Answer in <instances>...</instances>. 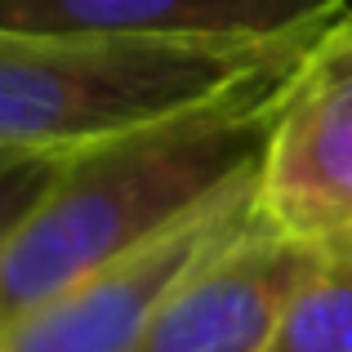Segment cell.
<instances>
[{
    "label": "cell",
    "mask_w": 352,
    "mask_h": 352,
    "mask_svg": "<svg viewBox=\"0 0 352 352\" xmlns=\"http://www.w3.org/2000/svg\"><path fill=\"white\" fill-rule=\"evenodd\" d=\"M303 54L254 72L197 112L72 152L41 206L0 250V326L183 223L254 170L276 98Z\"/></svg>",
    "instance_id": "1"
},
{
    "label": "cell",
    "mask_w": 352,
    "mask_h": 352,
    "mask_svg": "<svg viewBox=\"0 0 352 352\" xmlns=\"http://www.w3.org/2000/svg\"><path fill=\"white\" fill-rule=\"evenodd\" d=\"M326 23L290 27L276 36L0 27V147L85 152L107 138L165 125L228 94L254 72L303 54L326 32Z\"/></svg>",
    "instance_id": "2"
},
{
    "label": "cell",
    "mask_w": 352,
    "mask_h": 352,
    "mask_svg": "<svg viewBox=\"0 0 352 352\" xmlns=\"http://www.w3.org/2000/svg\"><path fill=\"white\" fill-rule=\"evenodd\" d=\"M263 219L258 210V165L232 188L192 210L183 223L138 250L85 272L67 290L18 312L0 326V352H134L152 317L197 267Z\"/></svg>",
    "instance_id": "3"
},
{
    "label": "cell",
    "mask_w": 352,
    "mask_h": 352,
    "mask_svg": "<svg viewBox=\"0 0 352 352\" xmlns=\"http://www.w3.org/2000/svg\"><path fill=\"white\" fill-rule=\"evenodd\" d=\"M258 210L308 245L352 236V9L326 23L276 98Z\"/></svg>",
    "instance_id": "4"
},
{
    "label": "cell",
    "mask_w": 352,
    "mask_h": 352,
    "mask_svg": "<svg viewBox=\"0 0 352 352\" xmlns=\"http://www.w3.org/2000/svg\"><path fill=\"white\" fill-rule=\"evenodd\" d=\"M317 258L321 245L258 219L165 299L134 352H267L285 299Z\"/></svg>",
    "instance_id": "5"
},
{
    "label": "cell",
    "mask_w": 352,
    "mask_h": 352,
    "mask_svg": "<svg viewBox=\"0 0 352 352\" xmlns=\"http://www.w3.org/2000/svg\"><path fill=\"white\" fill-rule=\"evenodd\" d=\"M348 0H0L9 32H134V36H276L326 23Z\"/></svg>",
    "instance_id": "6"
},
{
    "label": "cell",
    "mask_w": 352,
    "mask_h": 352,
    "mask_svg": "<svg viewBox=\"0 0 352 352\" xmlns=\"http://www.w3.org/2000/svg\"><path fill=\"white\" fill-rule=\"evenodd\" d=\"M267 352H352V236L326 241L285 299Z\"/></svg>",
    "instance_id": "7"
},
{
    "label": "cell",
    "mask_w": 352,
    "mask_h": 352,
    "mask_svg": "<svg viewBox=\"0 0 352 352\" xmlns=\"http://www.w3.org/2000/svg\"><path fill=\"white\" fill-rule=\"evenodd\" d=\"M72 152H23V147H0V250L23 228V219L41 206V197L54 188L58 170Z\"/></svg>",
    "instance_id": "8"
}]
</instances>
